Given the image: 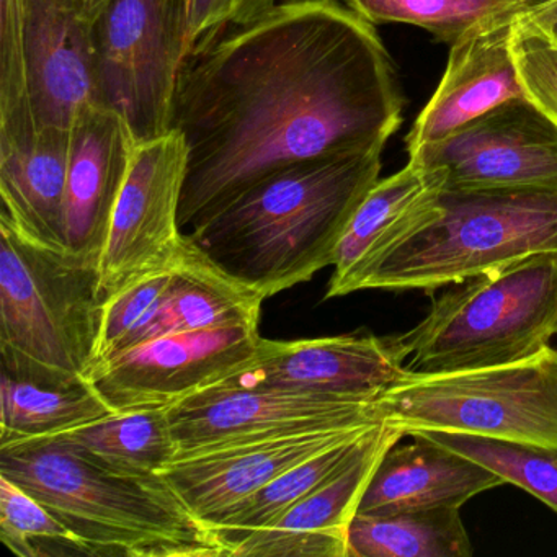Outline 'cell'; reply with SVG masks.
<instances>
[{"label":"cell","instance_id":"ac0fdd59","mask_svg":"<svg viewBox=\"0 0 557 557\" xmlns=\"http://www.w3.org/2000/svg\"><path fill=\"white\" fill-rule=\"evenodd\" d=\"M135 148V136L119 113L97 103L77 113L64 198L67 252L100 265Z\"/></svg>","mask_w":557,"mask_h":557},{"label":"cell","instance_id":"f546056e","mask_svg":"<svg viewBox=\"0 0 557 557\" xmlns=\"http://www.w3.org/2000/svg\"><path fill=\"white\" fill-rule=\"evenodd\" d=\"M278 0H178L185 24V58L233 25H243Z\"/></svg>","mask_w":557,"mask_h":557},{"label":"cell","instance_id":"484cf974","mask_svg":"<svg viewBox=\"0 0 557 557\" xmlns=\"http://www.w3.org/2000/svg\"><path fill=\"white\" fill-rule=\"evenodd\" d=\"M412 435L426 436L468 456L500 475L505 484L524 488L557 511V448L554 446L436 430H422Z\"/></svg>","mask_w":557,"mask_h":557},{"label":"cell","instance_id":"52a82bcc","mask_svg":"<svg viewBox=\"0 0 557 557\" xmlns=\"http://www.w3.org/2000/svg\"><path fill=\"white\" fill-rule=\"evenodd\" d=\"M373 407L406 436L436 430L557 448V350L500 367L407 370Z\"/></svg>","mask_w":557,"mask_h":557},{"label":"cell","instance_id":"d6986e66","mask_svg":"<svg viewBox=\"0 0 557 557\" xmlns=\"http://www.w3.org/2000/svg\"><path fill=\"white\" fill-rule=\"evenodd\" d=\"M391 446L371 475L357 513L458 507L505 484L500 475L422 435Z\"/></svg>","mask_w":557,"mask_h":557},{"label":"cell","instance_id":"5b68a950","mask_svg":"<svg viewBox=\"0 0 557 557\" xmlns=\"http://www.w3.org/2000/svg\"><path fill=\"white\" fill-rule=\"evenodd\" d=\"M106 301L99 263L40 246L0 218V373L44 384L86 381Z\"/></svg>","mask_w":557,"mask_h":557},{"label":"cell","instance_id":"4dcf8cb0","mask_svg":"<svg viewBox=\"0 0 557 557\" xmlns=\"http://www.w3.org/2000/svg\"><path fill=\"white\" fill-rule=\"evenodd\" d=\"M518 24L536 32L537 35L546 38L549 44L557 47V18H549V21H524V18L520 17L518 18Z\"/></svg>","mask_w":557,"mask_h":557},{"label":"cell","instance_id":"4fadbf2b","mask_svg":"<svg viewBox=\"0 0 557 557\" xmlns=\"http://www.w3.org/2000/svg\"><path fill=\"white\" fill-rule=\"evenodd\" d=\"M445 175L443 188H557V125L528 97L469 123L409 159Z\"/></svg>","mask_w":557,"mask_h":557},{"label":"cell","instance_id":"2e32d148","mask_svg":"<svg viewBox=\"0 0 557 557\" xmlns=\"http://www.w3.org/2000/svg\"><path fill=\"white\" fill-rule=\"evenodd\" d=\"M520 17L479 25L451 45L445 74L407 135L409 159L497 107L527 97L511 47Z\"/></svg>","mask_w":557,"mask_h":557},{"label":"cell","instance_id":"7c38bea8","mask_svg":"<svg viewBox=\"0 0 557 557\" xmlns=\"http://www.w3.org/2000/svg\"><path fill=\"white\" fill-rule=\"evenodd\" d=\"M374 399L224 381L169 407L177 456L259 436L380 423Z\"/></svg>","mask_w":557,"mask_h":557},{"label":"cell","instance_id":"3957f363","mask_svg":"<svg viewBox=\"0 0 557 557\" xmlns=\"http://www.w3.org/2000/svg\"><path fill=\"white\" fill-rule=\"evenodd\" d=\"M0 475L37 497L90 556L231 557L162 475L110 471L54 436L0 446Z\"/></svg>","mask_w":557,"mask_h":557},{"label":"cell","instance_id":"f1b7e54d","mask_svg":"<svg viewBox=\"0 0 557 557\" xmlns=\"http://www.w3.org/2000/svg\"><path fill=\"white\" fill-rule=\"evenodd\" d=\"M515 63L528 99L557 125V47L536 32L515 25Z\"/></svg>","mask_w":557,"mask_h":557},{"label":"cell","instance_id":"5bb4252c","mask_svg":"<svg viewBox=\"0 0 557 557\" xmlns=\"http://www.w3.org/2000/svg\"><path fill=\"white\" fill-rule=\"evenodd\" d=\"M373 425L295 430L201 449L172 459L159 475L191 513L214 524L293 466Z\"/></svg>","mask_w":557,"mask_h":557},{"label":"cell","instance_id":"d6a6232c","mask_svg":"<svg viewBox=\"0 0 557 557\" xmlns=\"http://www.w3.org/2000/svg\"><path fill=\"white\" fill-rule=\"evenodd\" d=\"M507 2H517V4L528 5V8H530L531 11H533V9L546 4V2H549V0H507Z\"/></svg>","mask_w":557,"mask_h":557},{"label":"cell","instance_id":"44dd1931","mask_svg":"<svg viewBox=\"0 0 557 557\" xmlns=\"http://www.w3.org/2000/svg\"><path fill=\"white\" fill-rule=\"evenodd\" d=\"M445 185L438 169L407 162L406 168L377 181L355 211L338 243L334 273L325 298H338L355 270L397 230L413 208L432 191Z\"/></svg>","mask_w":557,"mask_h":557},{"label":"cell","instance_id":"d4e9b609","mask_svg":"<svg viewBox=\"0 0 557 557\" xmlns=\"http://www.w3.org/2000/svg\"><path fill=\"white\" fill-rule=\"evenodd\" d=\"M373 426L354 433L324 451L293 466L239 507L218 518L213 527L226 540L230 550L237 540L275 523L293 505L337 475L357 455L361 442Z\"/></svg>","mask_w":557,"mask_h":557},{"label":"cell","instance_id":"83f0119b","mask_svg":"<svg viewBox=\"0 0 557 557\" xmlns=\"http://www.w3.org/2000/svg\"><path fill=\"white\" fill-rule=\"evenodd\" d=\"M0 541L22 557L90 556L60 518L5 475H0Z\"/></svg>","mask_w":557,"mask_h":557},{"label":"cell","instance_id":"9c48e42d","mask_svg":"<svg viewBox=\"0 0 557 557\" xmlns=\"http://www.w3.org/2000/svg\"><path fill=\"white\" fill-rule=\"evenodd\" d=\"M184 60L178 0H103L92 30L94 97L125 120L136 143L174 129Z\"/></svg>","mask_w":557,"mask_h":557},{"label":"cell","instance_id":"7a4b0ae2","mask_svg":"<svg viewBox=\"0 0 557 557\" xmlns=\"http://www.w3.org/2000/svg\"><path fill=\"white\" fill-rule=\"evenodd\" d=\"M384 148L322 156L267 175L185 234L224 272L272 298L334 265L351 216L380 181Z\"/></svg>","mask_w":557,"mask_h":557},{"label":"cell","instance_id":"6da1fadb","mask_svg":"<svg viewBox=\"0 0 557 557\" xmlns=\"http://www.w3.org/2000/svg\"><path fill=\"white\" fill-rule=\"evenodd\" d=\"M403 99L386 47L338 0H283L191 51L172 128L187 143L181 227L282 169L387 145Z\"/></svg>","mask_w":557,"mask_h":557},{"label":"cell","instance_id":"30bf717a","mask_svg":"<svg viewBox=\"0 0 557 557\" xmlns=\"http://www.w3.org/2000/svg\"><path fill=\"white\" fill-rule=\"evenodd\" d=\"M259 324L161 335L97 364L86 383L113 412L169 409L239 374L262 344Z\"/></svg>","mask_w":557,"mask_h":557},{"label":"cell","instance_id":"8992f818","mask_svg":"<svg viewBox=\"0 0 557 557\" xmlns=\"http://www.w3.org/2000/svg\"><path fill=\"white\" fill-rule=\"evenodd\" d=\"M556 335L557 252H544L451 285L403 338L409 370L440 373L518 363Z\"/></svg>","mask_w":557,"mask_h":557},{"label":"cell","instance_id":"7402d4cb","mask_svg":"<svg viewBox=\"0 0 557 557\" xmlns=\"http://www.w3.org/2000/svg\"><path fill=\"white\" fill-rule=\"evenodd\" d=\"M54 438L102 468L129 475H159L177 455L168 409L112 412Z\"/></svg>","mask_w":557,"mask_h":557},{"label":"cell","instance_id":"1f68e13d","mask_svg":"<svg viewBox=\"0 0 557 557\" xmlns=\"http://www.w3.org/2000/svg\"><path fill=\"white\" fill-rule=\"evenodd\" d=\"M521 18H524V21H549V18H557V0H549L546 4L521 15Z\"/></svg>","mask_w":557,"mask_h":557},{"label":"cell","instance_id":"ba28073f","mask_svg":"<svg viewBox=\"0 0 557 557\" xmlns=\"http://www.w3.org/2000/svg\"><path fill=\"white\" fill-rule=\"evenodd\" d=\"M103 0H0V138L70 129L96 103L92 30Z\"/></svg>","mask_w":557,"mask_h":557},{"label":"cell","instance_id":"8fae6325","mask_svg":"<svg viewBox=\"0 0 557 557\" xmlns=\"http://www.w3.org/2000/svg\"><path fill=\"white\" fill-rule=\"evenodd\" d=\"M187 164V143L178 129L136 143L100 257V285L107 299L174 265L181 257Z\"/></svg>","mask_w":557,"mask_h":557},{"label":"cell","instance_id":"4316f807","mask_svg":"<svg viewBox=\"0 0 557 557\" xmlns=\"http://www.w3.org/2000/svg\"><path fill=\"white\" fill-rule=\"evenodd\" d=\"M373 25L409 24L453 45L472 28L510 15L531 12L507 0H344Z\"/></svg>","mask_w":557,"mask_h":557},{"label":"cell","instance_id":"277c9868","mask_svg":"<svg viewBox=\"0 0 557 557\" xmlns=\"http://www.w3.org/2000/svg\"><path fill=\"white\" fill-rule=\"evenodd\" d=\"M557 252V188H438L355 270L360 289H432Z\"/></svg>","mask_w":557,"mask_h":557},{"label":"cell","instance_id":"ffe728a7","mask_svg":"<svg viewBox=\"0 0 557 557\" xmlns=\"http://www.w3.org/2000/svg\"><path fill=\"white\" fill-rule=\"evenodd\" d=\"M71 128L0 141V218L40 246L66 250L64 198Z\"/></svg>","mask_w":557,"mask_h":557},{"label":"cell","instance_id":"e0dca14e","mask_svg":"<svg viewBox=\"0 0 557 557\" xmlns=\"http://www.w3.org/2000/svg\"><path fill=\"white\" fill-rule=\"evenodd\" d=\"M406 436L381 422L331 481L293 505L275 523L240 537L231 557H347L348 528L384 453Z\"/></svg>","mask_w":557,"mask_h":557},{"label":"cell","instance_id":"9a60e30c","mask_svg":"<svg viewBox=\"0 0 557 557\" xmlns=\"http://www.w3.org/2000/svg\"><path fill=\"white\" fill-rule=\"evenodd\" d=\"M403 335H337L309 341L262 338L256 358L230 383L376 399L407 373Z\"/></svg>","mask_w":557,"mask_h":557},{"label":"cell","instance_id":"603a6c76","mask_svg":"<svg viewBox=\"0 0 557 557\" xmlns=\"http://www.w3.org/2000/svg\"><path fill=\"white\" fill-rule=\"evenodd\" d=\"M458 507L394 513H357L348 528L347 557H471Z\"/></svg>","mask_w":557,"mask_h":557},{"label":"cell","instance_id":"cb8c5ba5","mask_svg":"<svg viewBox=\"0 0 557 557\" xmlns=\"http://www.w3.org/2000/svg\"><path fill=\"white\" fill-rule=\"evenodd\" d=\"M0 374V446L60 435L113 412L86 381L44 384Z\"/></svg>","mask_w":557,"mask_h":557}]
</instances>
